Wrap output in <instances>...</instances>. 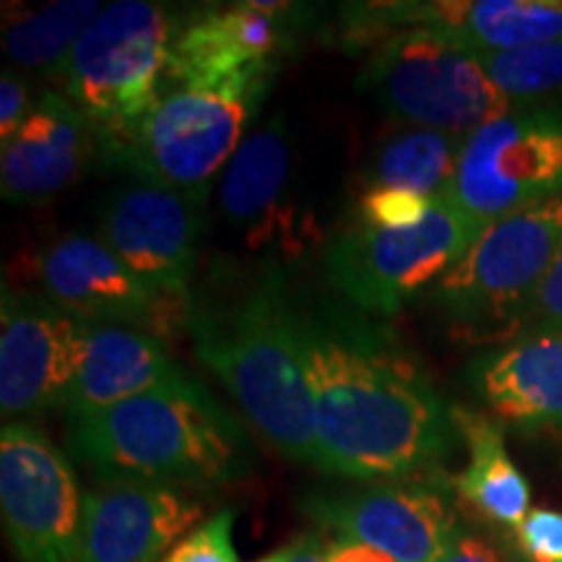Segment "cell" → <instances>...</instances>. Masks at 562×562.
I'll return each mask as SVG.
<instances>
[{"mask_svg": "<svg viewBox=\"0 0 562 562\" xmlns=\"http://www.w3.org/2000/svg\"><path fill=\"white\" fill-rule=\"evenodd\" d=\"M513 537L524 562H562V510L531 508Z\"/></svg>", "mask_w": 562, "mask_h": 562, "instance_id": "f1b7e54d", "label": "cell"}, {"mask_svg": "<svg viewBox=\"0 0 562 562\" xmlns=\"http://www.w3.org/2000/svg\"><path fill=\"white\" fill-rule=\"evenodd\" d=\"M357 89L393 121L453 136H469L513 110L476 55L427 32H396L378 42Z\"/></svg>", "mask_w": 562, "mask_h": 562, "instance_id": "52a82bcc", "label": "cell"}, {"mask_svg": "<svg viewBox=\"0 0 562 562\" xmlns=\"http://www.w3.org/2000/svg\"><path fill=\"white\" fill-rule=\"evenodd\" d=\"M100 159V144L87 117L63 91L34 100L24 125L0 151V193L16 206L53 201Z\"/></svg>", "mask_w": 562, "mask_h": 562, "instance_id": "ac0fdd59", "label": "cell"}, {"mask_svg": "<svg viewBox=\"0 0 562 562\" xmlns=\"http://www.w3.org/2000/svg\"><path fill=\"white\" fill-rule=\"evenodd\" d=\"M191 378L175 362L161 336L133 326H91L87 323L83 355L68 398V419L91 417L140 393Z\"/></svg>", "mask_w": 562, "mask_h": 562, "instance_id": "ffe728a7", "label": "cell"}, {"mask_svg": "<svg viewBox=\"0 0 562 562\" xmlns=\"http://www.w3.org/2000/svg\"><path fill=\"white\" fill-rule=\"evenodd\" d=\"M321 16L300 3L199 5L182 13L165 91L256 66H281V55L292 53Z\"/></svg>", "mask_w": 562, "mask_h": 562, "instance_id": "9a60e30c", "label": "cell"}, {"mask_svg": "<svg viewBox=\"0 0 562 562\" xmlns=\"http://www.w3.org/2000/svg\"><path fill=\"white\" fill-rule=\"evenodd\" d=\"M258 562H286V547H281V550L273 552L271 558H266V560H258Z\"/></svg>", "mask_w": 562, "mask_h": 562, "instance_id": "836d02e7", "label": "cell"}, {"mask_svg": "<svg viewBox=\"0 0 562 562\" xmlns=\"http://www.w3.org/2000/svg\"><path fill=\"white\" fill-rule=\"evenodd\" d=\"M562 245V195L503 216L422 292V300L467 331L508 336Z\"/></svg>", "mask_w": 562, "mask_h": 562, "instance_id": "8992f818", "label": "cell"}, {"mask_svg": "<svg viewBox=\"0 0 562 562\" xmlns=\"http://www.w3.org/2000/svg\"><path fill=\"white\" fill-rule=\"evenodd\" d=\"M0 510L19 562H74L83 495L74 463L32 422L0 430Z\"/></svg>", "mask_w": 562, "mask_h": 562, "instance_id": "8fae6325", "label": "cell"}, {"mask_svg": "<svg viewBox=\"0 0 562 562\" xmlns=\"http://www.w3.org/2000/svg\"><path fill=\"white\" fill-rule=\"evenodd\" d=\"M100 13L97 0H58L37 11L5 13V55L19 68L60 81L70 53Z\"/></svg>", "mask_w": 562, "mask_h": 562, "instance_id": "cb8c5ba5", "label": "cell"}, {"mask_svg": "<svg viewBox=\"0 0 562 562\" xmlns=\"http://www.w3.org/2000/svg\"><path fill=\"white\" fill-rule=\"evenodd\" d=\"M290 125L277 112L261 128L248 133L240 149L224 167L220 216L235 229L261 237L271 229L286 180H290Z\"/></svg>", "mask_w": 562, "mask_h": 562, "instance_id": "44dd1931", "label": "cell"}, {"mask_svg": "<svg viewBox=\"0 0 562 562\" xmlns=\"http://www.w3.org/2000/svg\"><path fill=\"white\" fill-rule=\"evenodd\" d=\"M442 484H451V476L311 492L302 508L321 529L396 562H438L459 524L442 497Z\"/></svg>", "mask_w": 562, "mask_h": 562, "instance_id": "5bb4252c", "label": "cell"}, {"mask_svg": "<svg viewBox=\"0 0 562 562\" xmlns=\"http://www.w3.org/2000/svg\"><path fill=\"white\" fill-rule=\"evenodd\" d=\"M87 323L45 297L3 284L0 294V412L40 417L66 409L83 355Z\"/></svg>", "mask_w": 562, "mask_h": 562, "instance_id": "4fadbf2b", "label": "cell"}, {"mask_svg": "<svg viewBox=\"0 0 562 562\" xmlns=\"http://www.w3.org/2000/svg\"><path fill=\"white\" fill-rule=\"evenodd\" d=\"M438 562H510L495 544L480 537V533L469 531L467 526L456 524V529L448 539L446 552Z\"/></svg>", "mask_w": 562, "mask_h": 562, "instance_id": "4dcf8cb0", "label": "cell"}, {"mask_svg": "<svg viewBox=\"0 0 562 562\" xmlns=\"http://www.w3.org/2000/svg\"><path fill=\"white\" fill-rule=\"evenodd\" d=\"M182 13L146 0L104 5L63 70V94L94 131L100 151L121 144L165 91Z\"/></svg>", "mask_w": 562, "mask_h": 562, "instance_id": "5b68a950", "label": "cell"}, {"mask_svg": "<svg viewBox=\"0 0 562 562\" xmlns=\"http://www.w3.org/2000/svg\"><path fill=\"white\" fill-rule=\"evenodd\" d=\"M326 562H396V560H391L389 554L372 550V547H368V544L336 537L334 542L328 544Z\"/></svg>", "mask_w": 562, "mask_h": 562, "instance_id": "1f68e13d", "label": "cell"}, {"mask_svg": "<svg viewBox=\"0 0 562 562\" xmlns=\"http://www.w3.org/2000/svg\"><path fill=\"white\" fill-rule=\"evenodd\" d=\"M203 516L188 490L138 480H102L83 492L74 562H161Z\"/></svg>", "mask_w": 562, "mask_h": 562, "instance_id": "e0dca14e", "label": "cell"}, {"mask_svg": "<svg viewBox=\"0 0 562 562\" xmlns=\"http://www.w3.org/2000/svg\"><path fill=\"white\" fill-rule=\"evenodd\" d=\"M463 140L467 136L404 125L372 151L364 188H398L427 199H446L459 172Z\"/></svg>", "mask_w": 562, "mask_h": 562, "instance_id": "603a6c76", "label": "cell"}, {"mask_svg": "<svg viewBox=\"0 0 562 562\" xmlns=\"http://www.w3.org/2000/svg\"><path fill=\"white\" fill-rule=\"evenodd\" d=\"M235 510H220L180 539L161 562H237Z\"/></svg>", "mask_w": 562, "mask_h": 562, "instance_id": "4316f807", "label": "cell"}, {"mask_svg": "<svg viewBox=\"0 0 562 562\" xmlns=\"http://www.w3.org/2000/svg\"><path fill=\"white\" fill-rule=\"evenodd\" d=\"M34 108L32 89L19 70H3L0 76V144H5Z\"/></svg>", "mask_w": 562, "mask_h": 562, "instance_id": "f546056e", "label": "cell"}, {"mask_svg": "<svg viewBox=\"0 0 562 562\" xmlns=\"http://www.w3.org/2000/svg\"><path fill=\"white\" fill-rule=\"evenodd\" d=\"M321 472L364 484L442 480L456 406L402 336L344 297L294 290Z\"/></svg>", "mask_w": 562, "mask_h": 562, "instance_id": "6da1fadb", "label": "cell"}, {"mask_svg": "<svg viewBox=\"0 0 562 562\" xmlns=\"http://www.w3.org/2000/svg\"><path fill=\"white\" fill-rule=\"evenodd\" d=\"M37 269L45 297L91 326H133L159 336L175 307L191 305L161 297L100 237L79 232L47 245Z\"/></svg>", "mask_w": 562, "mask_h": 562, "instance_id": "2e32d148", "label": "cell"}, {"mask_svg": "<svg viewBox=\"0 0 562 562\" xmlns=\"http://www.w3.org/2000/svg\"><path fill=\"white\" fill-rule=\"evenodd\" d=\"M482 227L440 199L425 222L406 229L355 224L323 250L331 286L360 311L385 318L422 294L472 248Z\"/></svg>", "mask_w": 562, "mask_h": 562, "instance_id": "ba28073f", "label": "cell"}, {"mask_svg": "<svg viewBox=\"0 0 562 562\" xmlns=\"http://www.w3.org/2000/svg\"><path fill=\"white\" fill-rule=\"evenodd\" d=\"M281 66L180 83L159 97L149 115L121 144L100 151L104 170L140 182L209 191L214 175L240 149L248 125L277 81Z\"/></svg>", "mask_w": 562, "mask_h": 562, "instance_id": "277c9868", "label": "cell"}, {"mask_svg": "<svg viewBox=\"0 0 562 562\" xmlns=\"http://www.w3.org/2000/svg\"><path fill=\"white\" fill-rule=\"evenodd\" d=\"M328 544L321 533H302L286 544V562H326Z\"/></svg>", "mask_w": 562, "mask_h": 562, "instance_id": "d6a6232c", "label": "cell"}, {"mask_svg": "<svg viewBox=\"0 0 562 562\" xmlns=\"http://www.w3.org/2000/svg\"><path fill=\"white\" fill-rule=\"evenodd\" d=\"M440 199L398 191V188H368L357 203V224L383 229H406L417 227L427 220Z\"/></svg>", "mask_w": 562, "mask_h": 562, "instance_id": "484cf974", "label": "cell"}, {"mask_svg": "<svg viewBox=\"0 0 562 562\" xmlns=\"http://www.w3.org/2000/svg\"><path fill=\"white\" fill-rule=\"evenodd\" d=\"M562 195V102L513 108L463 140L446 201L476 227Z\"/></svg>", "mask_w": 562, "mask_h": 562, "instance_id": "9c48e42d", "label": "cell"}, {"mask_svg": "<svg viewBox=\"0 0 562 562\" xmlns=\"http://www.w3.org/2000/svg\"><path fill=\"white\" fill-rule=\"evenodd\" d=\"M339 45L372 50L396 32H427L467 53H510L562 40V0H396L339 5Z\"/></svg>", "mask_w": 562, "mask_h": 562, "instance_id": "30bf717a", "label": "cell"}, {"mask_svg": "<svg viewBox=\"0 0 562 562\" xmlns=\"http://www.w3.org/2000/svg\"><path fill=\"white\" fill-rule=\"evenodd\" d=\"M456 427L469 448L467 469L451 476L456 495L484 521L516 529L531 510V487L508 456L503 427L461 406H456Z\"/></svg>", "mask_w": 562, "mask_h": 562, "instance_id": "7402d4cb", "label": "cell"}, {"mask_svg": "<svg viewBox=\"0 0 562 562\" xmlns=\"http://www.w3.org/2000/svg\"><path fill=\"white\" fill-rule=\"evenodd\" d=\"M476 60L513 108L562 102V40L510 53H480Z\"/></svg>", "mask_w": 562, "mask_h": 562, "instance_id": "d4e9b609", "label": "cell"}, {"mask_svg": "<svg viewBox=\"0 0 562 562\" xmlns=\"http://www.w3.org/2000/svg\"><path fill=\"white\" fill-rule=\"evenodd\" d=\"M193 355L220 378L266 442L297 463L318 461L313 393L294 326V290L273 261L214 263L191 292Z\"/></svg>", "mask_w": 562, "mask_h": 562, "instance_id": "7a4b0ae2", "label": "cell"}, {"mask_svg": "<svg viewBox=\"0 0 562 562\" xmlns=\"http://www.w3.org/2000/svg\"><path fill=\"white\" fill-rule=\"evenodd\" d=\"M467 381L497 417L518 430H562V331L521 336L476 357Z\"/></svg>", "mask_w": 562, "mask_h": 562, "instance_id": "d6986e66", "label": "cell"}, {"mask_svg": "<svg viewBox=\"0 0 562 562\" xmlns=\"http://www.w3.org/2000/svg\"><path fill=\"white\" fill-rule=\"evenodd\" d=\"M562 331V245L554 256L550 271L544 273L542 284L526 302V307L510 326L508 339H521L533 334H560Z\"/></svg>", "mask_w": 562, "mask_h": 562, "instance_id": "83f0119b", "label": "cell"}, {"mask_svg": "<svg viewBox=\"0 0 562 562\" xmlns=\"http://www.w3.org/2000/svg\"><path fill=\"white\" fill-rule=\"evenodd\" d=\"M68 446L100 480L182 490L237 482L256 463L243 422L193 375L91 417L68 419Z\"/></svg>", "mask_w": 562, "mask_h": 562, "instance_id": "3957f363", "label": "cell"}, {"mask_svg": "<svg viewBox=\"0 0 562 562\" xmlns=\"http://www.w3.org/2000/svg\"><path fill=\"white\" fill-rule=\"evenodd\" d=\"M209 191L131 182L100 206V240L151 290L191 302V284L206 235Z\"/></svg>", "mask_w": 562, "mask_h": 562, "instance_id": "7c38bea8", "label": "cell"}]
</instances>
